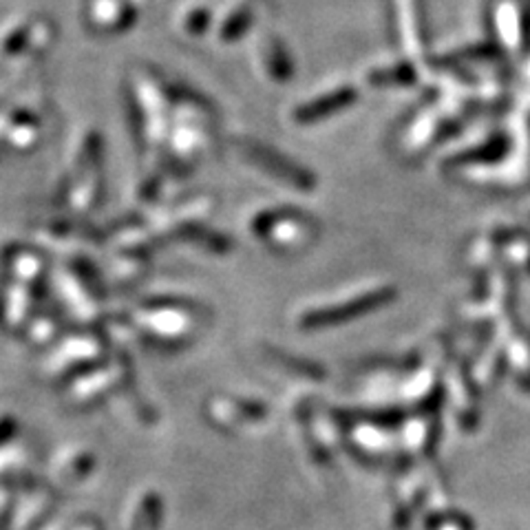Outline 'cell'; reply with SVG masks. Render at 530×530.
Listing matches in <instances>:
<instances>
[{"label":"cell","mask_w":530,"mask_h":530,"mask_svg":"<svg viewBox=\"0 0 530 530\" xmlns=\"http://www.w3.org/2000/svg\"><path fill=\"white\" fill-rule=\"evenodd\" d=\"M393 299H396V290H393V287H380V290L367 292V294L358 296V299L347 301L345 305L310 311V314H305L303 320H301V327L323 329V327H334V325L350 323V320L358 319V316H365L369 314V311L392 303Z\"/></svg>","instance_id":"6da1fadb"},{"label":"cell","mask_w":530,"mask_h":530,"mask_svg":"<svg viewBox=\"0 0 530 530\" xmlns=\"http://www.w3.org/2000/svg\"><path fill=\"white\" fill-rule=\"evenodd\" d=\"M245 151L250 153V157H253L257 164H261L268 173L277 175L278 179L287 181V184L296 186V188H314V175L308 173L305 169H301V166L292 164L290 160H286V157H281L278 153H274L272 148L259 146V144H245Z\"/></svg>","instance_id":"7a4b0ae2"},{"label":"cell","mask_w":530,"mask_h":530,"mask_svg":"<svg viewBox=\"0 0 530 530\" xmlns=\"http://www.w3.org/2000/svg\"><path fill=\"white\" fill-rule=\"evenodd\" d=\"M352 102H356V91H352L350 87H345V88H341V91L327 93V95H323V97H319V100L305 104L303 109H299V113H296V120L303 124L316 122V120H323V118H327V115L347 109Z\"/></svg>","instance_id":"3957f363"},{"label":"cell","mask_w":530,"mask_h":530,"mask_svg":"<svg viewBox=\"0 0 530 530\" xmlns=\"http://www.w3.org/2000/svg\"><path fill=\"white\" fill-rule=\"evenodd\" d=\"M506 151H509V142H506V137H493L488 139L484 146L480 148H471V151L462 153V155L453 157V160L449 161L451 166H467V164H488V161H497L501 160V157L506 155Z\"/></svg>","instance_id":"277c9868"}]
</instances>
